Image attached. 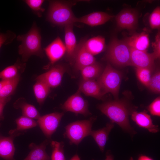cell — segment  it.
Masks as SVG:
<instances>
[{
	"label": "cell",
	"mask_w": 160,
	"mask_h": 160,
	"mask_svg": "<svg viewBox=\"0 0 160 160\" xmlns=\"http://www.w3.org/2000/svg\"><path fill=\"white\" fill-rule=\"evenodd\" d=\"M92 160H94L93 159Z\"/></svg>",
	"instance_id": "cell-44"
},
{
	"label": "cell",
	"mask_w": 160,
	"mask_h": 160,
	"mask_svg": "<svg viewBox=\"0 0 160 160\" xmlns=\"http://www.w3.org/2000/svg\"><path fill=\"white\" fill-rule=\"evenodd\" d=\"M153 70L146 68H135L136 73L137 79L143 85L148 87Z\"/></svg>",
	"instance_id": "cell-30"
},
{
	"label": "cell",
	"mask_w": 160,
	"mask_h": 160,
	"mask_svg": "<svg viewBox=\"0 0 160 160\" xmlns=\"http://www.w3.org/2000/svg\"><path fill=\"white\" fill-rule=\"evenodd\" d=\"M153 48L154 55L155 60L159 59L160 58V32L159 31L155 36L154 42L152 43Z\"/></svg>",
	"instance_id": "cell-36"
},
{
	"label": "cell",
	"mask_w": 160,
	"mask_h": 160,
	"mask_svg": "<svg viewBox=\"0 0 160 160\" xmlns=\"http://www.w3.org/2000/svg\"><path fill=\"white\" fill-rule=\"evenodd\" d=\"M66 71L65 67L63 65L57 64L52 66L47 72L38 76L36 79L44 82L50 88H55L61 84Z\"/></svg>",
	"instance_id": "cell-10"
},
{
	"label": "cell",
	"mask_w": 160,
	"mask_h": 160,
	"mask_svg": "<svg viewBox=\"0 0 160 160\" xmlns=\"http://www.w3.org/2000/svg\"><path fill=\"white\" fill-rule=\"evenodd\" d=\"M17 40L21 42L18 47V52L21 56L22 62H26L33 55L43 57L40 32L35 22L27 33L18 35Z\"/></svg>",
	"instance_id": "cell-2"
},
{
	"label": "cell",
	"mask_w": 160,
	"mask_h": 160,
	"mask_svg": "<svg viewBox=\"0 0 160 160\" xmlns=\"http://www.w3.org/2000/svg\"><path fill=\"white\" fill-rule=\"evenodd\" d=\"M78 90L86 95L101 99L104 95L98 83L94 80H82L79 82Z\"/></svg>",
	"instance_id": "cell-18"
},
{
	"label": "cell",
	"mask_w": 160,
	"mask_h": 160,
	"mask_svg": "<svg viewBox=\"0 0 160 160\" xmlns=\"http://www.w3.org/2000/svg\"><path fill=\"white\" fill-rule=\"evenodd\" d=\"M20 79V74L15 77L7 80L0 91V98L10 97L15 91Z\"/></svg>",
	"instance_id": "cell-28"
},
{
	"label": "cell",
	"mask_w": 160,
	"mask_h": 160,
	"mask_svg": "<svg viewBox=\"0 0 160 160\" xmlns=\"http://www.w3.org/2000/svg\"><path fill=\"white\" fill-rule=\"evenodd\" d=\"M15 122L17 124V127L9 131V134L10 135L20 131L33 128L38 125L37 122L33 119L23 116L17 119Z\"/></svg>",
	"instance_id": "cell-27"
},
{
	"label": "cell",
	"mask_w": 160,
	"mask_h": 160,
	"mask_svg": "<svg viewBox=\"0 0 160 160\" xmlns=\"http://www.w3.org/2000/svg\"><path fill=\"white\" fill-rule=\"evenodd\" d=\"M49 142V140H46L39 145L31 143L29 145L31 151L24 160H50L45 151Z\"/></svg>",
	"instance_id": "cell-20"
},
{
	"label": "cell",
	"mask_w": 160,
	"mask_h": 160,
	"mask_svg": "<svg viewBox=\"0 0 160 160\" xmlns=\"http://www.w3.org/2000/svg\"><path fill=\"white\" fill-rule=\"evenodd\" d=\"M147 109L152 115L160 116V97L156 98L148 107Z\"/></svg>",
	"instance_id": "cell-35"
},
{
	"label": "cell",
	"mask_w": 160,
	"mask_h": 160,
	"mask_svg": "<svg viewBox=\"0 0 160 160\" xmlns=\"http://www.w3.org/2000/svg\"><path fill=\"white\" fill-rule=\"evenodd\" d=\"M73 24L65 26V57L71 64L74 63L77 47L76 39L73 30Z\"/></svg>",
	"instance_id": "cell-13"
},
{
	"label": "cell",
	"mask_w": 160,
	"mask_h": 160,
	"mask_svg": "<svg viewBox=\"0 0 160 160\" xmlns=\"http://www.w3.org/2000/svg\"><path fill=\"white\" fill-rule=\"evenodd\" d=\"M105 58L114 66L123 67L132 66L130 48L123 40L116 37L111 40L107 49Z\"/></svg>",
	"instance_id": "cell-4"
},
{
	"label": "cell",
	"mask_w": 160,
	"mask_h": 160,
	"mask_svg": "<svg viewBox=\"0 0 160 160\" xmlns=\"http://www.w3.org/2000/svg\"><path fill=\"white\" fill-rule=\"evenodd\" d=\"M10 99V97L6 98H0V121L4 119L3 115L4 108L6 104Z\"/></svg>",
	"instance_id": "cell-37"
},
{
	"label": "cell",
	"mask_w": 160,
	"mask_h": 160,
	"mask_svg": "<svg viewBox=\"0 0 160 160\" xmlns=\"http://www.w3.org/2000/svg\"><path fill=\"white\" fill-rule=\"evenodd\" d=\"M103 71L101 65L96 61L83 68L80 71L82 79L95 80L99 77Z\"/></svg>",
	"instance_id": "cell-24"
},
{
	"label": "cell",
	"mask_w": 160,
	"mask_h": 160,
	"mask_svg": "<svg viewBox=\"0 0 160 160\" xmlns=\"http://www.w3.org/2000/svg\"><path fill=\"white\" fill-rule=\"evenodd\" d=\"M17 132L9 137L0 135V157L6 160H15L14 158L15 148L13 143L15 138L21 134Z\"/></svg>",
	"instance_id": "cell-15"
},
{
	"label": "cell",
	"mask_w": 160,
	"mask_h": 160,
	"mask_svg": "<svg viewBox=\"0 0 160 160\" xmlns=\"http://www.w3.org/2000/svg\"><path fill=\"white\" fill-rule=\"evenodd\" d=\"M70 160H80L78 155L76 154L74 155Z\"/></svg>",
	"instance_id": "cell-40"
},
{
	"label": "cell",
	"mask_w": 160,
	"mask_h": 160,
	"mask_svg": "<svg viewBox=\"0 0 160 160\" xmlns=\"http://www.w3.org/2000/svg\"><path fill=\"white\" fill-rule=\"evenodd\" d=\"M85 44L87 50L93 56L104 51L106 47L105 39L100 36L87 39Z\"/></svg>",
	"instance_id": "cell-23"
},
{
	"label": "cell",
	"mask_w": 160,
	"mask_h": 160,
	"mask_svg": "<svg viewBox=\"0 0 160 160\" xmlns=\"http://www.w3.org/2000/svg\"><path fill=\"white\" fill-rule=\"evenodd\" d=\"M130 160H133V159L132 158L130 159Z\"/></svg>",
	"instance_id": "cell-42"
},
{
	"label": "cell",
	"mask_w": 160,
	"mask_h": 160,
	"mask_svg": "<svg viewBox=\"0 0 160 160\" xmlns=\"http://www.w3.org/2000/svg\"><path fill=\"white\" fill-rule=\"evenodd\" d=\"M87 39H83L77 44L73 64L75 70H81L85 67L96 62L93 55L89 52L85 47V42Z\"/></svg>",
	"instance_id": "cell-11"
},
{
	"label": "cell",
	"mask_w": 160,
	"mask_h": 160,
	"mask_svg": "<svg viewBox=\"0 0 160 160\" xmlns=\"http://www.w3.org/2000/svg\"><path fill=\"white\" fill-rule=\"evenodd\" d=\"M49 60V67L53 65L65 54V48L64 43L59 37H57L53 41L44 49Z\"/></svg>",
	"instance_id": "cell-14"
},
{
	"label": "cell",
	"mask_w": 160,
	"mask_h": 160,
	"mask_svg": "<svg viewBox=\"0 0 160 160\" xmlns=\"http://www.w3.org/2000/svg\"><path fill=\"white\" fill-rule=\"evenodd\" d=\"M138 160H153L151 158L142 155L140 156L138 159Z\"/></svg>",
	"instance_id": "cell-38"
},
{
	"label": "cell",
	"mask_w": 160,
	"mask_h": 160,
	"mask_svg": "<svg viewBox=\"0 0 160 160\" xmlns=\"http://www.w3.org/2000/svg\"><path fill=\"white\" fill-rule=\"evenodd\" d=\"M130 48L132 66H135V68L153 70L155 59L153 53H148L147 51L139 50Z\"/></svg>",
	"instance_id": "cell-12"
},
{
	"label": "cell",
	"mask_w": 160,
	"mask_h": 160,
	"mask_svg": "<svg viewBox=\"0 0 160 160\" xmlns=\"http://www.w3.org/2000/svg\"><path fill=\"white\" fill-rule=\"evenodd\" d=\"M72 5L65 1H49L47 19L54 25L64 26L78 23V18L71 9Z\"/></svg>",
	"instance_id": "cell-3"
},
{
	"label": "cell",
	"mask_w": 160,
	"mask_h": 160,
	"mask_svg": "<svg viewBox=\"0 0 160 160\" xmlns=\"http://www.w3.org/2000/svg\"><path fill=\"white\" fill-rule=\"evenodd\" d=\"M97 108L110 119L111 122L117 124L131 136H133L137 133L130 124V111L125 102L118 100L108 101L98 105Z\"/></svg>",
	"instance_id": "cell-1"
},
{
	"label": "cell",
	"mask_w": 160,
	"mask_h": 160,
	"mask_svg": "<svg viewBox=\"0 0 160 160\" xmlns=\"http://www.w3.org/2000/svg\"><path fill=\"white\" fill-rule=\"evenodd\" d=\"M13 106L16 109H21L23 116L37 119L41 116L35 107L27 103L23 98H20L17 100L14 103Z\"/></svg>",
	"instance_id": "cell-22"
},
{
	"label": "cell",
	"mask_w": 160,
	"mask_h": 160,
	"mask_svg": "<svg viewBox=\"0 0 160 160\" xmlns=\"http://www.w3.org/2000/svg\"><path fill=\"white\" fill-rule=\"evenodd\" d=\"M105 160H114L113 156L109 151L106 153V159Z\"/></svg>",
	"instance_id": "cell-39"
},
{
	"label": "cell",
	"mask_w": 160,
	"mask_h": 160,
	"mask_svg": "<svg viewBox=\"0 0 160 160\" xmlns=\"http://www.w3.org/2000/svg\"><path fill=\"white\" fill-rule=\"evenodd\" d=\"M114 126V123L110 121L106 124L105 127L96 130H92L90 135L94 139L100 149L103 152L109 134Z\"/></svg>",
	"instance_id": "cell-21"
},
{
	"label": "cell",
	"mask_w": 160,
	"mask_h": 160,
	"mask_svg": "<svg viewBox=\"0 0 160 160\" xmlns=\"http://www.w3.org/2000/svg\"><path fill=\"white\" fill-rule=\"evenodd\" d=\"M0 126H1V124H0Z\"/></svg>",
	"instance_id": "cell-43"
},
{
	"label": "cell",
	"mask_w": 160,
	"mask_h": 160,
	"mask_svg": "<svg viewBox=\"0 0 160 160\" xmlns=\"http://www.w3.org/2000/svg\"><path fill=\"white\" fill-rule=\"evenodd\" d=\"M123 40L129 47L142 51H147L149 44L148 35L145 31L134 33Z\"/></svg>",
	"instance_id": "cell-16"
},
{
	"label": "cell",
	"mask_w": 160,
	"mask_h": 160,
	"mask_svg": "<svg viewBox=\"0 0 160 160\" xmlns=\"http://www.w3.org/2000/svg\"><path fill=\"white\" fill-rule=\"evenodd\" d=\"M122 76L121 71L108 63L97 80L103 95L110 93L116 100H118Z\"/></svg>",
	"instance_id": "cell-5"
},
{
	"label": "cell",
	"mask_w": 160,
	"mask_h": 160,
	"mask_svg": "<svg viewBox=\"0 0 160 160\" xmlns=\"http://www.w3.org/2000/svg\"><path fill=\"white\" fill-rule=\"evenodd\" d=\"M64 145L63 142L51 141V145L53 149L51 160H65L63 149Z\"/></svg>",
	"instance_id": "cell-29"
},
{
	"label": "cell",
	"mask_w": 160,
	"mask_h": 160,
	"mask_svg": "<svg viewBox=\"0 0 160 160\" xmlns=\"http://www.w3.org/2000/svg\"><path fill=\"white\" fill-rule=\"evenodd\" d=\"M63 112H54L46 114L38 119L37 122L46 137L50 138L59 126Z\"/></svg>",
	"instance_id": "cell-8"
},
{
	"label": "cell",
	"mask_w": 160,
	"mask_h": 160,
	"mask_svg": "<svg viewBox=\"0 0 160 160\" xmlns=\"http://www.w3.org/2000/svg\"><path fill=\"white\" fill-rule=\"evenodd\" d=\"M7 80H1L0 81V91L4 85L5 83Z\"/></svg>",
	"instance_id": "cell-41"
},
{
	"label": "cell",
	"mask_w": 160,
	"mask_h": 160,
	"mask_svg": "<svg viewBox=\"0 0 160 160\" xmlns=\"http://www.w3.org/2000/svg\"><path fill=\"white\" fill-rule=\"evenodd\" d=\"M36 81V82L33 86V89L37 101L41 105L49 95L51 88L41 81Z\"/></svg>",
	"instance_id": "cell-26"
},
{
	"label": "cell",
	"mask_w": 160,
	"mask_h": 160,
	"mask_svg": "<svg viewBox=\"0 0 160 160\" xmlns=\"http://www.w3.org/2000/svg\"><path fill=\"white\" fill-rule=\"evenodd\" d=\"M114 17L105 12H96L78 18V22L91 26H96L105 23Z\"/></svg>",
	"instance_id": "cell-19"
},
{
	"label": "cell",
	"mask_w": 160,
	"mask_h": 160,
	"mask_svg": "<svg viewBox=\"0 0 160 160\" xmlns=\"http://www.w3.org/2000/svg\"><path fill=\"white\" fill-rule=\"evenodd\" d=\"M26 66L25 63L18 60L13 65L9 66L0 72V79L8 80L19 75L20 71L23 70Z\"/></svg>",
	"instance_id": "cell-25"
},
{
	"label": "cell",
	"mask_w": 160,
	"mask_h": 160,
	"mask_svg": "<svg viewBox=\"0 0 160 160\" xmlns=\"http://www.w3.org/2000/svg\"><path fill=\"white\" fill-rule=\"evenodd\" d=\"M16 37L15 34L10 30H7L5 33L0 32V49L3 45H7L11 43Z\"/></svg>",
	"instance_id": "cell-34"
},
{
	"label": "cell",
	"mask_w": 160,
	"mask_h": 160,
	"mask_svg": "<svg viewBox=\"0 0 160 160\" xmlns=\"http://www.w3.org/2000/svg\"><path fill=\"white\" fill-rule=\"evenodd\" d=\"M149 22L150 27L153 29H158L160 28V8L156 7L150 15Z\"/></svg>",
	"instance_id": "cell-33"
},
{
	"label": "cell",
	"mask_w": 160,
	"mask_h": 160,
	"mask_svg": "<svg viewBox=\"0 0 160 160\" xmlns=\"http://www.w3.org/2000/svg\"><path fill=\"white\" fill-rule=\"evenodd\" d=\"M148 88L152 92L157 94L160 92V71L157 70L151 76Z\"/></svg>",
	"instance_id": "cell-32"
},
{
	"label": "cell",
	"mask_w": 160,
	"mask_h": 160,
	"mask_svg": "<svg viewBox=\"0 0 160 160\" xmlns=\"http://www.w3.org/2000/svg\"><path fill=\"white\" fill-rule=\"evenodd\" d=\"M96 117L79 120L70 123L65 127L64 137L68 139L70 144L78 145L85 137L90 135L92 128Z\"/></svg>",
	"instance_id": "cell-6"
},
{
	"label": "cell",
	"mask_w": 160,
	"mask_h": 160,
	"mask_svg": "<svg viewBox=\"0 0 160 160\" xmlns=\"http://www.w3.org/2000/svg\"><path fill=\"white\" fill-rule=\"evenodd\" d=\"M81 93L78 90L66 100L61 108L65 111L71 112L76 115L81 114L85 116L91 115L89 110L88 102L82 97Z\"/></svg>",
	"instance_id": "cell-7"
},
{
	"label": "cell",
	"mask_w": 160,
	"mask_h": 160,
	"mask_svg": "<svg viewBox=\"0 0 160 160\" xmlns=\"http://www.w3.org/2000/svg\"><path fill=\"white\" fill-rule=\"evenodd\" d=\"M138 16V13L135 9H124L118 14L115 17L117 25L120 29L134 31L137 27Z\"/></svg>",
	"instance_id": "cell-9"
},
{
	"label": "cell",
	"mask_w": 160,
	"mask_h": 160,
	"mask_svg": "<svg viewBox=\"0 0 160 160\" xmlns=\"http://www.w3.org/2000/svg\"><path fill=\"white\" fill-rule=\"evenodd\" d=\"M131 119L139 127L147 129L150 132L156 133L159 131V126L153 124L151 117L145 111L141 112L133 111Z\"/></svg>",
	"instance_id": "cell-17"
},
{
	"label": "cell",
	"mask_w": 160,
	"mask_h": 160,
	"mask_svg": "<svg viewBox=\"0 0 160 160\" xmlns=\"http://www.w3.org/2000/svg\"><path fill=\"white\" fill-rule=\"evenodd\" d=\"M25 2L38 17H41L45 9L42 7L43 0H25Z\"/></svg>",
	"instance_id": "cell-31"
}]
</instances>
